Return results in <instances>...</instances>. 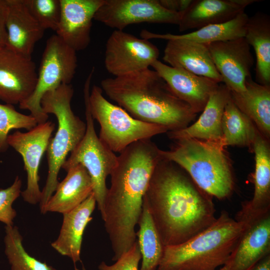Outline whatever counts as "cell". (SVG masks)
<instances>
[{
	"label": "cell",
	"mask_w": 270,
	"mask_h": 270,
	"mask_svg": "<svg viewBox=\"0 0 270 270\" xmlns=\"http://www.w3.org/2000/svg\"><path fill=\"white\" fill-rule=\"evenodd\" d=\"M75 270H78L76 268H75Z\"/></svg>",
	"instance_id": "39"
},
{
	"label": "cell",
	"mask_w": 270,
	"mask_h": 270,
	"mask_svg": "<svg viewBox=\"0 0 270 270\" xmlns=\"http://www.w3.org/2000/svg\"><path fill=\"white\" fill-rule=\"evenodd\" d=\"M212 196L175 163L162 158L144 197L164 246L182 244L216 220Z\"/></svg>",
	"instance_id": "1"
},
{
	"label": "cell",
	"mask_w": 270,
	"mask_h": 270,
	"mask_svg": "<svg viewBox=\"0 0 270 270\" xmlns=\"http://www.w3.org/2000/svg\"><path fill=\"white\" fill-rule=\"evenodd\" d=\"M38 124L32 115L18 112L12 104H0V152L7 150V138L10 130L24 128L30 130Z\"/></svg>",
	"instance_id": "31"
},
{
	"label": "cell",
	"mask_w": 270,
	"mask_h": 270,
	"mask_svg": "<svg viewBox=\"0 0 270 270\" xmlns=\"http://www.w3.org/2000/svg\"><path fill=\"white\" fill-rule=\"evenodd\" d=\"M92 75L85 82L84 97L85 105L86 130L82 140L71 152L70 156L62 166L66 172L72 167L80 164L88 172L92 184V192L102 218L104 215V202L108 188L106 179L110 176L118 162V156L112 151L97 135L94 120L88 104Z\"/></svg>",
	"instance_id": "8"
},
{
	"label": "cell",
	"mask_w": 270,
	"mask_h": 270,
	"mask_svg": "<svg viewBox=\"0 0 270 270\" xmlns=\"http://www.w3.org/2000/svg\"><path fill=\"white\" fill-rule=\"evenodd\" d=\"M104 0H60L61 16L56 34L76 52L90 42L92 21Z\"/></svg>",
	"instance_id": "16"
},
{
	"label": "cell",
	"mask_w": 270,
	"mask_h": 270,
	"mask_svg": "<svg viewBox=\"0 0 270 270\" xmlns=\"http://www.w3.org/2000/svg\"><path fill=\"white\" fill-rule=\"evenodd\" d=\"M248 222L224 266L228 270H250L270 254V212Z\"/></svg>",
	"instance_id": "18"
},
{
	"label": "cell",
	"mask_w": 270,
	"mask_h": 270,
	"mask_svg": "<svg viewBox=\"0 0 270 270\" xmlns=\"http://www.w3.org/2000/svg\"><path fill=\"white\" fill-rule=\"evenodd\" d=\"M96 202L93 192L81 204L63 214V220L58 238L51 244L60 254L70 258L74 263L80 260L84 232Z\"/></svg>",
	"instance_id": "23"
},
{
	"label": "cell",
	"mask_w": 270,
	"mask_h": 270,
	"mask_svg": "<svg viewBox=\"0 0 270 270\" xmlns=\"http://www.w3.org/2000/svg\"><path fill=\"white\" fill-rule=\"evenodd\" d=\"M6 48L22 55L32 57L36 44L44 30L34 18L24 0H7Z\"/></svg>",
	"instance_id": "22"
},
{
	"label": "cell",
	"mask_w": 270,
	"mask_h": 270,
	"mask_svg": "<svg viewBox=\"0 0 270 270\" xmlns=\"http://www.w3.org/2000/svg\"><path fill=\"white\" fill-rule=\"evenodd\" d=\"M248 18L243 12L224 22L208 25L185 34L172 35L202 44L232 40L244 37Z\"/></svg>",
	"instance_id": "29"
},
{
	"label": "cell",
	"mask_w": 270,
	"mask_h": 270,
	"mask_svg": "<svg viewBox=\"0 0 270 270\" xmlns=\"http://www.w3.org/2000/svg\"><path fill=\"white\" fill-rule=\"evenodd\" d=\"M138 224L139 228L136 232V240L142 259L140 270H157L164 246L144 198Z\"/></svg>",
	"instance_id": "28"
},
{
	"label": "cell",
	"mask_w": 270,
	"mask_h": 270,
	"mask_svg": "<svg viewBox=\"0 0 270 270\" xmlns=\"http://www.w3.org/2000/svg\"><path fill=\"white\" fill-rule=\"evenodd\" d=\"M246 90L230 92L236 106L254 124L267 140L270 138V86L254 82L251 76L245 82Z\"/></svg>",
	"instance_id": "25"
},
{
	"label": "cell",
	"mask_w": 270,
	"mask_h": 270,
	"mask_svg": "<svg viewBox=\"0 0 270 270\" xmlns=\"http://www.w3.org/2000/svg\"><path fill=\"white\" fill-rule=\"evenodd\" d=\"M151 66L175 95L196 114L204 110L210 94L220 84L210 78L167 65L158 60Z\"/></svg>",
	"instance_id": "17"
},
{
	"label": "cell",
	"mask_w": 270,
	"mask_h": 270,
	"mask_svg": "<svg viewBox=\"0 0 270 270\" xmlns=\"http://www.w3.org/2000/svg\"><path fill=\"white\" fill-rule=\"evenodd\" d=\"M74 93L71 84H62L47 92L41 100L43 112L56 116L58 128L54 137L50 139L46 150L48 170L42 191L40 210L56 190L58 174L67 156L78 146L86 132V123L74 114L71 107Z\"/></svg>",
	"instance_id": "6"
},
{
	"label": "cell",
	"mask_w": 270,
	"mask_h": 270,
	"mask_svg": "<svg viewBox=\"0 0 270 270\" xmlns=\"http://www.w3.org/2000/svg\"><path fill=\"white\" fill-rule=\"evenodd\" d=\"M174 141L170 150H160L162 158L180 166L199 188L212 196L224 200L232 195L234 178L222 141L196 138Z\"/></svg>",
	"instance_id": "5"
},
{
	"label": "cell",
	"mask_w": 270,
	"mask_h": 270,
	"mask_svg": "<svg viewBox=\"0 0 270 270\" xmlns=\"http://www.w3.org/2000/svg\"><path fill=\"white\" fill-rule=\"evenodd\" d=\"M230 96V90L224 84H218L212 93L202 113L192 124L184 128L167 132L174 140L196 138L206 141H222V122L225 106Z\"/></svg>",
	"instance_id": "20"
},
{
	"label": "cell",
	"mask_w": 270,
	"mask_h": 270,
	"mask_svg": "<svg viewBox=\"0 0 270 270\" xmlns=\"http://www.w3.org/2000/svg\"><path fill=\"white\" fill-rule=\"evenodd\" d=\"M160 4L170 11L182 14L190 6L192 0H158Z\"/></svg>",
	"instance_id": "36"
},
{
	"label": "cell",
	"mask_w": 270,
	"mask_h": 270,
	"mask_svg": "<svg viewBox=\"0 0 270 270\" xmlns=\"http://www.w3.org/2000/svg\"><path fill=\"white\" fill-rule=\"evenodd\" d=\"M244 38L255 52L258 83L270 86V18L262 13L249 17Z\"/></svg>",
	"instance_id": "26"
},
{
	"label": "cell",
	"mask_w": 270,
	"mask_h": 270,
	"mask_svg": "<svg viewBox=\"0 0 270 270\" xmlns=\"http://www.w3.org/2000/svg\"><path fill=\"white\" fill-rule=\"evenodd\" d=\"M213 62L230 92L246 90L245 82L250 76L254 60L244 37L205 44Z\"/></svg>",
	"instance_id": "13"
},
{
	"label": "cell",
	"mask_w": 270,
	"mask_h": 270,
	"mask_svg": "<svg viewBox=\"0 0 270 270\" xmlns=\"http://www.w3.org/2000/svg\"><path fill=\"white\" fill-rule=\"evenodd\" d=\"M55 124L50 121L38 124L26 132L8 134L7 142L22 158L27 174L26 188L21 192L24 200L32 204L40 203L42 192L39 186L40 163L46 151Z\"/></svg>",
	"instance_id": "12"
},
{
	"label": "cell",
	"mask_w": 270,
	"mask_h": 270,
	"mask_svg": "<svg viewBox=\"0 0 270 270\" xmlns=\"http://www.w3.org/2000/svg\"><path fill=\"white\" fill-rule=\"evenodd\" d=\"M100 85L102 92L133 118L162 126L168 132L188 126L196 116L157 72L149 68L106 78Z\"/></svg>",
	"instance_id": "3"
},
{
	"label": "cell",
	"mask_w": 270,
	"mask_h": 270,
	"mask_svg": "<svg viewBox=\"0 0 270 270\" xmlns=\"http://www.w3.org/2000/svg\"><path fill=\"white\" fill-rule=\"evenodd\" d=\"M67 174L58 182L54 194L40 210L47 212H68L74 209L92 192V184L88 172L80 164L66 171Z\"/></svg>",
	"instance_id": "24"
},
{
	"label": "cell",
	"mask_w": 270,
	"mask_h": 270,
	"mask_svg": "<svg viewBox=\"0 0 270 270\" xmlns=\"http://www.w3.org/2000/svg\"><path fill=\"white\" fill-rule=\"evenodd\" d=\"M248 224L222 210L212 224L188 240L164 246L157 270H216L225 264Z\"/></svg>",
	"instance_id": "4"
},
{
	"label": "cell",
	"mask_w": 270,
	"mask_h": 270,
	"mask_svg": "<svg viewBox=\"0 0 270 270\" xmlns=\"http://www.w3.org/2000/svg\"><path fill=\"white\" fill-rule=\"evenodd\" d=\"M218 270H228L224 266H223L220 268L218 269Z\"/></svg>",
	"instance_id": "38"
},
{
	"label": "cell",
	"mask_w": 270,
	"mask_h": 270,
	"mask_svg": "<svg viewBox=\"0 0 270 270\" xmlns=\"http://www.w3.org/2000/svg\"><path fill=\"white\" fill-rule=\"evenodd\" d=\"M22 184L21 180L16 176L11 186L0 189V221L6 226H13V220L16 212L12 204L21 194Z\"/></svg>",
	"instance_id": "33"
},
{
	"label": "cell",
	"mask_w": 270,
	"mask_h": 270,
	"mask_svg": "<svg viewBox=\"0 0 270 270\" xmlns=\"http://www.w3.org/2000/svg\"><path fill=\"white\" fill-rule=\"evenodd\" d=\"M180 14L164 8L158 0H104L94 20L116 30L142 22L178 24Z\"/></svg>",
	"instance_id": "11"
},
{
	"label": "cell",
	"mask_w": 270,
	"mask_h": 270,
	"mask_svg": "<svg viewBox=\"0 0 270 270\" xmlns=\"http://www.w3.org/2000/svg\"><path fill=\"white\" fill-rule=\"evenodd\" d=\"M250 270H270V254L262 258Z\"/></svg>",
	"instance_id": "37"
},
{
	"label": "cell",
	"mask_w": 270,
	"mask_h": 270,
	"mask_svg": "<svg viewBox=\"0 0 270 270\" xmlns=\"http://www.w3.org/2000/svg\"><path fill=\"white\" fill-rule=\"evenodd\" d=\"M142 255L137 240L132 246L123 254L114 264H107L102 262L98 266L99 270H140L138 264Z\"/></svg>",
	"instance_id": "34"
},
{
	"label": "cell",
	"mask_w": 270,
	"mask_h": 270,
	"mask_svg": "<svg viewBox=\"0 0 270 270\" xmlns=\"http://www.w3.org/2000/svg\"><path fill=\"white\" fill-rule=\"evenodd\" d=\"M140 36L148 40L158 38L168 40L162 59L169 66L210 78L218 83L222 82L205 44L176 38L171 34H155L145 30L141 32Z\"/></svg>",
	"instance_id": "14"
},
{
	"label": "cell",
	"mask_w": 270,
	"mask_h": 270,
	"mask_svg": "<svg viewBox=\"0 0 270 270\" xmlns=\"http://www.w3.org/2000/svg\"><path fill=\"white\" fill-rule=\"evenodd\" d=\"M30 12L44 30L56 32L61 16L60 0H24Z\"/></svg>",
	"instance_id": "32"
},
{
	"label": "cell",
	"mask_w": 270,
	"mask_h": 270,
	"mask_svg": "<svg viewBox=\"0 0 270 270\" xmlns=\"http://www.w3.org/2000/svg\"><path fill=\"white\" fill-rule=\"evenodd\" d=\"M159 54L148 40L116 30L106 42L104 66L114 77L120 76L149 68Z\"/></svg>",
	"instance_id": "10"
},
{
	"label": "cell",
	"mask_w": 270,
	"mask_h": 270,
	"mask_svg": "<svg viewBox=\"0 0 270 270\" xmlns=\"http://www.w3.org/2000/svg\"><path fill=\"white\" fill-rule=\"evenodd\" d=\"M5 253L11 270H56L35 258L25 250L22 236L16 226H6Z\"/></svg>",
	"instance_id": "30"
},
{
	"label": "cell",
	"mask_w": 270,
	"mask_h": 270,
	"mask_svg": "<svg viewBox=\"0 0 270 270\" xmlns=\"http://www.w3.org/2000/svg\"><path fill=\"white\" fill-rule=\"evenodd\" d=\"M7 0H0V49L6 46L7 42Z\"/></svg>",
	"instance_id": "35"
},
{
	"label": "cell",
	"mask_w": 270,
	"mask_h": 270,
	"mask_svg": "<svg viewBox=\"0 0 270 270\" xmlns=\"http://www.w3.org/2000/svg\"><path fill=\"white\" fill-rule=\"evenodd\" d=\"M118 156L110 174L102 220L116 261L136 240L135 228L153 172L162 159L160 149L150 139L135 142Z\"/></svg>",
	"instance_id": "2"
},
{
	"label": "cell",
	"mask_w": 270,
	"mask_h": 270,
	"mask_svg": "<svg viewBox=\"0 0 270 270\" xmlns=\"http://www.w3.org/2000/svg\"><path fill=\"white\" fill-rule=\"evenodd\" d=\"M100 87L94 85L88 104L94 120L100 124V140L114 152L120 153L131 144L167 132L164 127L137 120L120 106L108 101Z\"/></svg>",
	"instance_id": "7"
},
{
	"label": "cell",
	"mask_w": 270,
	"mask_h": 270,
	"mask_svg": "<svg viewBox=\"0 0 270 270\" xmlns=\"http://www.w3.org/2000/svg\"><path fill=\"white\" fill-rule=\"evenodd\" d=\"M36 66L28 57L6 47L0 49V100L20 104L32 94L37 82Z\"/></svg>",
	"instance_id": "15"
},
{
	"label": "cell",
	"mask_w": 270,
	"mask_h": 270,
	"mask_svg": "<svg viewBox=\"0 0 270 270\" xmlns=\"http://www.w3.org/2000/svg\"><path fill=\"white\" fill-rule=\"evenodd\" d=\"M223 146L246 147L252 150L258 130L252 122L236 106L230 96L222 118Z\"/></svg>",
	"instance_id": "27"
},
{
	"label": "cell",
	"mask_w": 270,
	"mask_h": 270,
	"mask_svg": "<svg viewBox=\"0 0 270 270\" xmlns=\"http://www.w3.org/2000/svg\"><path fill=\"white\" fill-rule=\"evenodd\" d=\"M259 0H192L180 14V32L198 30L204 26L229 21L244 12L249 5Z\"/></svg>",
	"instance_id": "21"
},
{
	"label": "cell",
	"mask_w": 270,
	"mask_h": 270,
	"mask_svg": "<svg viewBox=\"0 0 270 270\" xmlns=\"http://www.w3.org/2000/svg\"><path fill=\"white\" fill-rule=\"evenodd\" d=\"M255 170L252 175L254 193L252 198L242 204L235 219L246 220L270 212V140L258 130L253 146Z\"/></svg>",
	"instance_id": "19"
},
{
	"label": "cell",
	"mask_w": 270,
	"mask_h": 270,
	"mask_svg": "<svg viewBox=\"0 0 270 270\" xmlns=\"http://www.w3.org/2000/svg\"><path fill=\"white\" fill-rule=\"evenodd\" d=\"M77 66L76 52L56 34L52 36L46 42L35 88L32 95L19 104L20 108L28 110L38 124L46 122L48 116L41 107L42 98L62 84H70Z\"/></svg>",
	"instance_id": "9"
}]
</instances>
